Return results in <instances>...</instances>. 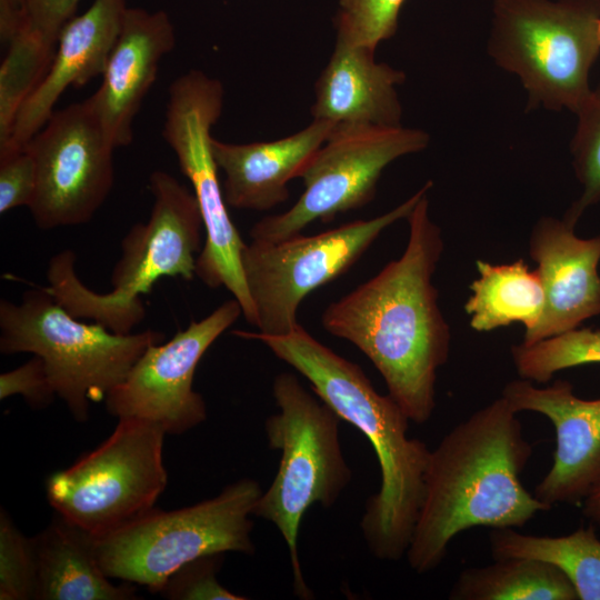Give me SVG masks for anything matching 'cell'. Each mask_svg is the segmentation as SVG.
<instances>
[{"mask_svg": "<svg viewBox=\"0 0 600 600\" xmlns=\"http://www.w3.org/2000/svg\"><path fill=\"white\" fill-rule=\"evenodd\" d=\"M429 191L406 219L409 238L400 258L331 302L321 316L326 331L351 342L373 363L388 394L416 423L434 412L437 373L451 343L432 282L444 246L430 218Z\"/></svg>", "mask_w": 600, "mask_h": 600, "instance_id": "6da1fadb", "label": "cell"}, {"mask_svg": "<svg viewBox=\"0 0 600 600\" xmlns=\"http://www.w3.org/2000/svg\"><path fill=\"white\" fill-rule=\"evenodd\" d=\"M517 414L499 397L456 424L430 451L406 553L414 572L436 570L451 541L466 530L518 529L550 510L521 483L533 444Z\"/></svg>", "mask_w": 600, "mask_h": 600, "instance_id": "7a4b0ae2", "label": "cell"}, {"mask_svg": "<svg viewBox=\"0 0 600 600\" xmlns=\"http://www.w3.org/2000/svg\"><path fill=\"white\" fill-rule=\"evenodd\" d=\"M261 341L303 376L312 391L370 442L380 468L379 490L366 502L360 528L370 553L381 561L406 557L423 499L430 449L408 436L410 419L389 394H380L357 363L339 356L300 323L290 333L234 331Z\"/></svg>", "mask_w": 600, "mask_h": 600, "instance_id": "3957f363", "label": "cell"}, {"mask_svg": "<svg viewBox=\"0 0 600 600\" xmlns=\"http://www.w3.org/2000/svg\"><path fill=\"white\" fill-rule=\"evenodd\" d=\"M149 190L153 198L149 220L136 223L123 237L110 291H92L79 279L71 250L54 254L47 269L46 289L70 314L118 334L131 333L144 319L141 297L161 278L193 279L201 250L203 221L192 190L163 170L150 174Z\"/></svg>", "mask_w": 600, "mask_h": 600, "instance_id": "277c9868", "label": "cell"}, {"mask_svg": "<svg viewBox=\"0 0 600 600\" xmlns=\"http://www.w3.org/2000/svg\"><path fill=\"white\" fill-rule=\"evenodd\" d=\"M272 394L279 409L264 430L269 447L280 451L277 473L260 496L252 516L276 526L283 538L292 569L293 590L311 599L299 559L302 518L314 504L332 507L352 479L339 439L341 418L292 372L277 374Z\"/></svg>", "mask_w": 600, "mask_h": 600, "instance_id": "5b68a950", "label": "cell"}, {"mask_svg": "<svg viewBox=\"0 0 600 600\" xmlns=\"http://www.w3.org/2000/svg\"><path fill=\"white\" fill-rule=\"evenodd\" d=\"M600 0H494L487 51L527 92V110H579L600 56Z\"/></svg>", "mask_w": 600, "mask_h": 600, "instance_id": "8992f818", "label": "cell"}, {"mask_svg": "<svg viewBox=\"0 0 600 600\" xmlns=\"http://www.w3.org/2000/svg\"><path fill=\"white\" fill-rule=\"evenodd\" d=\"M164 334L154 330L118 334L70 314L46 289L33 287L19 303L0 301V352H29L44 361L56 394L74 420L89 417L91 402L108 393Z\"/></svg>", "mask_w": 600, "mask_h": 600, "instance_id": "52a82bcc", "label": "cell"}, {"mask_svg": "<svg viewBox=\"0 0 600 600\" xmlns=\"http://www.w3.org/2000/svg\"><path fill=\"white\" fill-rule=\"evenodd\" d=\"M262 490L250 478L227 486L218 496L172 511L157 508L99 538L94 553L107 577L159 592L169 577L200 557L253 554V507Z\"/></svg>", "mask_w": 600, "mask_h": 600, "instance_id": "ba28073f", "label": "cell"}, {"mask_svg": "<svg viewBox=\"0 0 600 600\" xmlns=\"http://www.w3.org/2000/svg\"><path fill=\"white\" fill-rule=\"evenodd\" d=\"M222 83L201 70L179 76L169 88L162 137L176 153L199 206L206 234L196 276L209 288L224 287L240 303L244 319L256 327V310L242 270L246 247L228 212L211 128L223 108Z\"/></svg>", "mask_w": 600, "mask_h": 600, "instance_id": "9c48e42d", "label": "cell"}, {"mask_svg": "<svg viewBox=\"0 0 600 600\" xmlns=\"http://www.w3.org/2000/svg\"><path fill=\"white\" fill-rule=\"evenodd\" d=\"M113 432L46 483L50 506L93 538L147 514L168 482L166 431L157 423L118 419Z\"/></svg>", "mask_w": 600, "mask_h": 600, "instance_id": "30bf717a", "label": "cell"}, {"mask_svg": "<svg viewBox=\"0 0 600 600\" xmlns=\"http://www.w3.org/2000/svg\"><path fill=\"white\" fill-rule=\"evenodd\" d=\"M432 187L433 182L427 181L406 201L371 219L313 236L300 233L279 242L246 243L242 270L256 310L257 332L283 336L293 331L303 299L344 274L388 227L407 219Z\"/></svg>", "mask_w": 600, "mask_h": 600, "instance_id": "8fae6325", "label": "cell"}, {"mask_svg": "<svg viewBox=\"0 0 600 600\" xmlns=\"http://www.w3.org/2000/svg\"><path fill=\"white\" fill-rule=\"evenodd\" d=\"M430 136L417 128L334 126L303 168L304 190L287 211L267 216L250 230V239L279 242L300 234L313 221L368 204L383 170L394 160L424 150Z\"/></svg>", "mask_w": 600, "mask_h": 600, "instance_id": "7c38bea8", "label": "cell"}, {"mask_svg": "<svg viewBox=\"0 0 600 600\" xmlns=\"http://www.w3.org/2000/svg\"><path fill=\"white\" fill-rule=\"evenodd\" d=\"M34 159L37 188L28 207L41 230L87 223L114 180V147L89 98L54 111L24 147Z\"/></svg>", "mask_w": 600, "mask_h": 600, "instance_id": "4fadbf2b", "label": "cell"}, {"mask_svg": "<svg viewBox=\"0 0 600 600\" xmlns=\"http://www.w3.org/2000/svg\"><path fill=\"white\" fill-rule=\"evenodd\" d=\"M242 314L233 298L200 321H191L169 341L149 346L127 377L106 397L108 412L159 424L181 434L207 418L202 396L193 389L196 368L212 343Z\"/></svg>", "mask_w": 600, "mask_h": 600, "instance_id": "5bb4252c", "label": "cell"}, {"mask_svg": "<svg viewBox=\"0 0 600 600\" xmlns=\"http://www.w3.org/2000/svg\"><path fill=\"white\" fill-rule=\"evenodd\" d=\"M501 397L519 413L544 416L556 432L553 463L534 488V497L550 509L558 503H581L600 481V398L582 399L568 380L547 387L518 379Z\"/></svg>", "mask_w": 600, "mask_h": 600, "instance_id": "9a60e30c", "label": "cell"}, {"mask_svg": "<svg viewBox=\"0 0 600 600\" xmlns=\"http://www.w3.org/2000/svg\"><path fill=\"white\" fill-rule=\"evenodd\" d=\"M576 223L562 217H541L529 239L544 291L540 322L523 343L531 344L579 328L600 314V234L578 237Z\"/></svg>", "mask_w": 600, "mask_h": 600, "instance_id": "2e32d148", "label": "cell"}, {"mask_svg": "<svg viewBox=\"0 0 600 600\" xmlns=\"http://www.w3.org/2000/svg\"><path fill=\"white\" fill-rule=\"evenodd\" d=\"M127 9V0H93L63 27L50 66L19 110L9 140L0 146V156L24 149L69 87H81L102 76Z\"/></svg>", "mask_w": 600, "mask_h": 600, "instance_id": "e0dca14e", "label": "cell"}, {"mask_svg": "<svg viewBox=\"0 0 600 600\" xmlns=\"http://www.w3.org/2000/svg\"><path fill=\"white\" fill-rule=\"evenodd\" d=\"M174 46V27L166 11L128 7L101 84L89 97L116 149L131 143L134 118L157 79L161 59Z\"/></svg>", "mask_w": 600, "mask_h": 600, "instance_id": "ac0fdd59", "label": "cell"}, {"mask_svg": "<svg viewBox=\"0 0 600 600\" xmlns=\"http://www.w3.org/2000/svg\"><path fill=\"white\" fill-rule=\"evenodd\" d=\"M368 48L336 40L314 84L312 119L334 126L401 127L398 87L406 73L378 62Z\"/></svg>", "mask_w": 600, "mask_h": 600, "instance_id": "d6986e66", "label": "cell"}, {"mask_svg": "<svg viewBox=\"0 0 600 600\" xmlns=\"http://www.w3.org/2000/svg\"><path fill=\"white\" fill-rule=\"evenodd\" d=\"M334 124L312 119L302 130L273 141L230 143L212 139L224 174L223 197L231 208L267 211L289 198L288 183L324 143Z\"/></svg>", "mask_w": 600, "mask_h": 600, "instance_id": "ffe728a7", "label": "cell"}, {"mask_svg": "<svg viewBox=\"0 0 600 600\" xmlns=\"http://www.w3.org/2000/svg\"><path fill=\"white\" fill-rule=\"evenodd\" d=\"M36 568V600H132V583H111L94 553L93 537L57 514L31 538Z\"/></svg>", "mask_w": 600, "mask_h": 600, "instance_id": "44dd1931", "label": "cell"}, {"mask_svg": "<svg viewBox=\"0 0 600 600\" xmlns=\"http://www.w3.org/2000/svg\"><path fill=\"white\" fill-rule=\"evenodd\" d=\"M479 273L470 284L464 311L470 327L488 332L514 322L530 333L540 322L544 309V291L540 276L523 259L510 263L477 260Z\"/></svg>", "mask_w": 600, "mask_h": 600, "instance_id": "7402d4cb", "label": "cell"}, {"mask_svg": "<svg viewBox=\"0 0 600 600\" xmlns=\"http://www.w3.org/2000/svg\"><path fill=\"white\" fill-rule=\"evenodd\" d=\"M489 544L493 560L530 558L550 563L570 579L579 600H600V539L592 523L559 537L492 529Z\"/></svg>", "mask_w": 600, "mask_h": 600, "instance_id": "603a6c76", "label": "cell"}, {"mask_svg": "<svg viewBox=\"0 0 600 600\" xmlns=\"http://www.w3.org/2000/svg\"><path fill=\"white\" fill-rule=\"evenodd\" d=\"M451 600H579L570 579L557 567L530 558L494 559L457 577Z\"/></svg>", "mask_w": 600, "mask_h": 600, "instance_id": "cb8c5ba5", "label": "cell"}, {"mask_svg": "<svg viewBox=\"0 0 600 600\" xmlns=\"http://www.w3.org/2000/svg\"><path fill=\"white\" fill-rule=\"evenodd\" d=\"M8 44L0 68V146L9 140L19 110L46 74L56 51L24 26Z\"/></svg>", "mask_w": 600, "mask_h": 600, "instance_id": "d4e9b609", "label": "cell"}, {"mask_svg": "<svg viewBox=\"0 0 600 600\" xmlns=\"http://www.w3.org/2000/svg\"><path fill=\"white\" fill-rule=\"evenodd\" d=\"M510 352L521 379L547 383L561 370L600 363V330L579 327L531 344H514Z\"/></svg>", "mask_w": 600, "mask_h": 600, "instance_id": "484cf974", "label": "cell"}, {"mask_svg": "<svg viewBox=\"0 0 600 600\" xmlns=\"http://www.w3.org/2000/svg\"><path fill=\"white\" fill-rule=\"evenodd\" d=\"M576 117L570 154L581 193L563 217L577 224L587 209L600 202V82L592 87Z\"/></svg>", "mask_w": 600, "mask_h": 600, "instance_id": "4316f807", "label": "cell"}, {"mask_svg": "<svg viewBox=\"0 0 600 600\" xmlns=\"http://www.w3.org/2000/svg\"><path fill=\"white\" fill-rule=\"evenodd\" d=\"M406 0H338L336 40L376 51L394 36Z\"/></svg>", "mask_w": 600, "mask_h": 600, "instance_id": "83f0119b", "label": "cell"}, {"mask_svg": "<svg viewBox=\"0 0 600 600\" xmlns=\"http://www.w3.org/2000/svg\"><path fill=\"white\" fill-rule=\"evenodd\" d=\"M37 568L31 538L23 536L8 512H0V599H36Z\"/></svg>", "mask_w": 600, "mask_h": 600, "instance_id": "f1b7e54d", "label": "cell"}, {"mask_svg": "<svg viewBox=\"0 0 600 600\" xmlns=\"http://www.w3.org/2000/svg\"><path fill=\"white\" fill-rule=\"evenodd\" d=\"M224 553L192 560L173 572L159 593L170 600H244L224 588L217 579Z\"/></svg>", "mask_w": 600, "mask_h": 600, "instance_id": "f546056e", "label": "cell"}, {"mask_svg": "<svg viewBox=\"0 0 600 600\" xmlns=\"http://www.w3.org/2000/svg\"><path fill=\"white\" fill-rule=\"evenodd\" d=\"M37 188V169L27 149L0 156V213L29 207Z\"/></svg>", "mask_w": 600, "mask_h": 600, "instance_id": "4dcf8cb0", "label": "cell"}, {"mask_svg": "<svg viewBox=\"0 0 600 600\" xmlns=\"http://www.w3.org/2000/svg\"><path fill=\"white\" fill-rule=\"evenodd\" d=\"M20 394L31 408L43 409L51 404L56 391L49 379L44 361L33 354L18 368L0 376V399Z\"/></svg>", "mask_w": 600, "mask_h": 600, "instance_id": "1f68e13d", "label": "cell"}, {"mask_svg": "<svg viewBox=\"0 0 600 600\" xmlns=\"http://www.w3.org/2000/svg\"><path fill=\"white\" fill-rule=\"evenodd\" d=\"M81 0H28L24 27L56 48L63 27L74 17Z\"/></svg>", "mask_w": 600, "mask_h": 600, "instance_id": "d6a6232c", "label": "cell"}, {"mask_svg": "<svg viewBox=\"0 0 600 600\" xmlns=\"http://www.w3.org/2000/svg\"><path fill=\"white\" fill-rule=\"evenodd\" d=\"M28 0H0V37L6 43L27 19Z\"/></svg>", "mask_w": 600, "mask_h": 600, "instance_id": "836d02e7", "label": "cell"}, {"mask_svg": "<svg viewBox=\"0 0 600 600\" xmlns=\"http://www.w3.org/2000/svg\"><path fill=\"white\" fill-rule=\"evenodd\" d=\"M582 514L590 523L600 528V481L581 502Z\"/></svg>", "mask_w": 600, "mask_h": 600, "instance_id": "e575fe53", "label": "cell"}, {"mask_svg": "<svg viewBox=\"0 0 600 600\" xmlns=\"http://www.w3.org/2000/svg\"><path fill=\"white\" fill-rule=\"evenodd\" d=\"M598 36H599V40H600V21H599V28H598Z\"/></svg>", "mask_w": 600, "mask_h": 600, "instance_id": "d590c367", "label": "cell"}]
</instances>
